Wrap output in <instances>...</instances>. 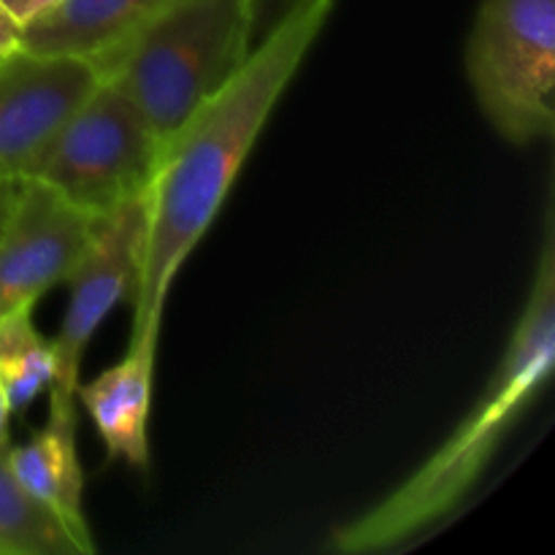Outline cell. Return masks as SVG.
I'll return each mask as SVG.
<instances>
[{
    "mask_svg": "<svg viewBox=\"0 0 555 555\" xmlns=\"http://www.w3.org/2000/svg\"><path fill=\"white\" fill-rule=\"evenodd\" d=\"M334 5L336 0H307L260 38L231 81L163 144L146 190V238L133 296V331L160 328L179 269L220 215L255 141Z\"/></svg>",
    "mask_w": 555,
    "mask_h": 555,
    "instance_id": "6da1fadb",
    "label": "cell"
},
{
    "mask_svg": "<svg viewBox=\"0 0 555 555\" xmlns=\"http://www.w3.org/2000/svg\"><path fill=\"white\" fill-rule=\"evenodd\" d=\"M555 366V228L553 204L545 211V238L529 298L509 345L480 399L393 493L358 518L334 529L328 551L345 555L388 553L442 524L486 475L518 417L542 393Z\"/></svg>",
    "mask_w": 555,
    "mask_h": 555,
    "instance_id": "7a4b0ae2",
    "label": "cell"
},
{
    "mask_svg": "<svg viewBox=\"0 0 555 555\" xmlns=\"http://www.w3.org/2000/svg\"><path fill=\"white\" fill-rule=\"evenodd\" d=\"M249 52L247 0H166L95 68L166 144Z\"/></svg>",
    "mask_w": 555,
    "mask_h": 555,
    "instance_id": "3957f363",
    "label": "cell"
},
{
    "mask_svg": "<svg viewBox=\"0 0 555 555\" xmlns=\"http://www.w3.org/2000/svg\"><path fill=\"white\" fill-rule=\"evenodd\" d=\"M466 79L482 117L515 146L555 130V0H480Z\"/></svg>",
    "mask_w": 555,
    "mask_h": 555,
    "instance_id": "277c9868",
    "label": "cell"
},
{
    "mask_svg": "<svg viewBox=\"0 0 555 555\" xmlns=\"http://www.w3.org/2000/svg\"><path fill=\"white\" fill-rule=\"evenodd\" d=\"M160 152V139L139 108L101 79L25 179L47 184L87 215L103 217L144 198Z\"/></svg>",
    "mask_w": 555,
    "mask_h": 555,
    "instance_id": "5b68a950",
    "label": "cell"
},
{
    "mask_svg": "<svg viewBox=\"0 0 555 555\" xmlns=\"http://www.w3.org/2000/svg\"><path fill=\"white\" fill-rule=\"evenodd\" d=\"M146 238V195L98 217L90 244L68 274V307L52 339L54 377L49 412H76L81 358L103 320L122 301L133 304Z\"/></svg>",
    "mask_w": 555,
    "mask_h": 555,
    "instance_id": "8992f818",
    "label": "cell"
},
{
    "mask_svg": "<svg viewBox=\"0 0 555 555\" xmlns=\"http://www.w3.org/2000/svg\"><path fill=\"white\" fill-rule=\"evenodd\" d=\"M95 220L47 184L22 179L0 231V320L33 309L43 293L68 280Z\"/></svg>",
    "mask_w": 555,
    "mask_h": 555,
    "instance_id": "52a82bcc",
    "label": "cell"
},
{
    "mask_svg": "<svg viewBox=\"0 0 555 555\" xmlns=\"http://www.w3.org/2000/svg\"><path fill=\"white\" fill-rule=\"evenodd\" d=\"M92 63L25 49L0 57V177L25 179L70 114L95 90Z\"/></svg>",
    "mask_w": 555,
    "mask_h": 555,
    "instance_id": "ba28073f",
    "label": "cell"
},
{
    "mask_svg": "<svg viewBox=\"0 0 555 555\" xmlns=\"http://www.w3.org/2000/svg\"><path fill=\"white\" fill-rule=\"evenodd\" d=\"M160 328H135L125 356L114 366L76 388L90 415L108 461H122L130 469H150V412L155 352Z\"/></svg>",
    "mask_w": 555,
    "mask_h": 555,
    "instance_id": "9c48e42d",
    "label": "cell"
},
{
    "mask_svg": "<svg viewBox=\"0 0 555 555\" xmlns=\"http://www.w3.org/2000/svg\"><path fill=\"white\" fill-rule=\"evenodd\" d=\"M166 0H63L22 27V47L33 54H63L98 65Z\"/></svg>",
    "mask_w": 555,
    "mask_h": 555,
    "instance_id": "30bf717a",
    "label": "cell"
},
{
    "mask_svg": "<svg viewBox=\"0 0 555 555\" xmlns=\"http://www.w3.org/2000/svg\"><path fill=\"white\" fill-rule=\"evenodd\" d=\"M11 469L33 499L47 504L87 545H95L87 526L81 493L79 450H76V412H49L47 426L20 448H9Z\"/></svg>",
    "mask_w": 555,
    "mask_h": 555,
    "instance_id": "8fae6325",
    "label": "cell"
},
{
    "mask_svg": "<svg viewBox=\"0 0 555 555\" xmlns=\"http://www.w3.org/2000/svg\"><path fill=\"white\" fill-rule=\"evenodd\" d=\"M95 545L74 534L63 518L33 499L16 480L9 442L0 444V555H90Z\"/></svg>",
    "mask_w": 555,
    "mask_h": 555,
    "instance_id": "7c38bea8",
    "label": "cell"
},
{
    "mask_svg": "<svg viewBox=\"0 0 555 555\" xmlns=\"http://www.w3.org/2000/svg\"><path fill=\"white\" fill-rule=\"evenodd\" d=\"M54 377L52 339L33 323V309L0 320V385L11 415H22Z\"/></svg>",
    "mask_w": 555,
    "mask_h": 555,
    "instance_id": "4fadbf2b",
    "label": "cell"
},
{
    "mask_svg": "<svg viewBox=\"0 0 555 555\" xmlns=\"http://www.w3.org/2000/svg\"><path fill=\"white\" fill-rule=\"evenodd\" d=\"M304 3H307V0H247L253 47L260 41V38L269 36L274 27H280L287 16L296 14Z\"/></svg>",
    "mask_w": 555,
    "mask_h": 555,
    "instance_id": "5bb4252c",
    "label": "cell"
},
{
    "mask_svg": "<svg viewBox=\"0 0 555 555\" xmlns=\"http://www.w3.org/2000/svg\"><path fill=\"white\" fill-rule=\"evenodd\" d=\"M60 3H63V0H0V5H3L22 27L30 25L38 16L49 14L52 9H57Z\"/></svg>",
    "mask_w": 555,
    "mask_h": 555,
    "instance_id": "9a60e30c",
    "label": "cell"
},
{
    "mask_svg": "<svg viewBox=\"0 0 555 555\" xmlns=\"http://www.w3.org/2000/svg\"><path fill=\"white\" fill-rule=\"evenodd\" d=\"M22 47V25L0 5V57Z\"/></svg>",
    "mask_w": 555,
    "mask_h": 555,
    "instance_id": "2e32d148",
    "label": "cell"
},
{
    "mask_svg": "<svg viewBox=\"0 0 555 555\" xmlns=\"http://www.w3.org/2000/svg\"><path fill=\"white\" fill-rule=\"evenodd\" d=\"M16 190H20V179L0 177V231H3L5 220L11 215V206L16 201Z\"/></svg>",
    "mask_w": 555,
    "mask_h": 555,
    "instance_id": "e0dca14e",
    "label": "cell"
},
{
    "mask_svg": "<svg viewBox=\"0 0 555 555\" xmlns=\"http://www.w3.org/2000/svg\"><path fill=\"white\" fill-rule=\"evenodd\" d=\"M9 421H11V410H9V401H5L3 385H0V444L9 442Z\"/></svg>",
    "mask_w": 555,
    "mask_h": 555,
    "instance_id": "ac0fdd59",
    "label": "cell"
}]
</instances>
